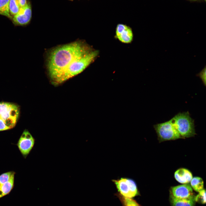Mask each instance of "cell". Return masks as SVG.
<instances>
[{
	"label": "cell",
	"mask_w": 206,
	"mask_h": 206,
	"mask_svg": "<svg viewBox=\"0 0 206 206\" xmlns=\"http://www.w3.org/2000/svg\"><path fill=\"white\" fill-rule=\"evenodd\" d=\"M10 0H0V14L12 19L9 10Z\"/></svg>",
	"instance_id": "cell-15"
},
{
	"label": "cell",
	"mask_w": 206,
	"mask_h": 206,
	"mask_svg": "<svg viewBox=\"0 0 206 206\" xmlns=\"http://www.w3.org/2000/svg\"><path fill=\"white\" fill-rule=\"evenodd\" d=\"M119 199L122 206H142L135 200L124 196L118 193L115 194Z\"/></svg>",
	"instance_id": "cell-13"
},
{
	"label": "cell",
	"mask_w": 206,
	"mask_h": 206,
	"mask_svg": "<svg viewBox=\"0 0 206 206\" xmlns=\"http://www.w3.org/2000/svg\"><path fill=\"white\" fill-rule=\"evenodd\" d=\"M191 186L192 189L197 192L204 189V182L203 179L199 177L193 178L190 181Z\"/></svg>",
	"instance_id": "cell-14"
},
{
	"label": "cell",
	"mask_w": 206,
	"mask_h": 206,
	"mask_svg": "<svg viewBox=\"0 0 206 206\" xmlns=\"http://www.w3.org/2000/svg\"><path fill=\"white\" fill-rule=\"evenodd\" d=\"M174 177L179 182L183 184H188L193 178L191 172L188 170L180 168L177 170L174 173Z\"/></svg>",
	"instance_id": "cell-10"
},
{
	"label": "cell",
	"mask_w": 206,
	"mask_h": 206,
	"mask_svg": "<svg viewBox=\"0 0 206 206\" xmlns=\"http://www.w3.org/2000/svg\"><path fill=\"white\" fill-rule=\"evenodd\" d=\"M9 7L11 15L13 16L16 14L18 12L20 7L18 0H10Z\"/></svg>",
	"instance_id": "cell-16"
},
{
	"label": "cell",
	"mask_w": 206,
	"mask_h": 206,
	"mask_svg": "<svg viewBox=\"0 0 206 206\" xmlns=\"http://www.w3.org/2000/svg\"><path fill=\"white\" fill-rule=\"evenodd\" d=\"M31 15V5L29 3H27L25 6L20 7L18 13L12 18V21L15 25H26L30 21Z\"/></svg>",
	"instance_id": "cell-6"
},
{
	"label": "cell",
	"mask_w": 206,
	"mask_h": 206,
	"mask_svg": "<svg viewBox=\"0 0 206 206\" xmlns=\"http://www.w3.org/2000/svg\"><path fill=\"white\" fill-rule=\"evenodd\" d=\"M171 119L182 138L193 137L196 134L194 120L188 111L179 112Z\"/></svg>",
	"instance_id": "cell-2"
},
{
	"label": "cell",
	"mask_w": 206,
	"mask_h": 206,
	"mask_svg": "<svg viewBox=\"0 0 206 206\" xmlns=\"http://www.w3.org/2000/svg\"><path fill=\"white\" fill-rule=\"evenodd\" d=\"M170 194L174 197L178 199H187L194 196L193 189L188 184L172 187Z\"/></svg>",
	"instance_id": "cell-8"
},
{
	"label": "cell",
	"mask_w": 206,
	"mask_h": 206,
	"mask_svg": "<svg viewBox=\"0 0 206 206\" xmlns=\"http://www.w3.org/2000/svg\"><path fill=\"white\" fill-rule=\"evenodd\" d=\"M189 0V1H195V0Z\"/></svg>",
	"instance_id": "cell-22"
},
{
	"label": "cell",
	"mask_w": 206,
	"mask_h": 206,
	"mask_svg": "<svg viewBox=\"0 0 206 206\" xmlns=\"http://www.w3.org/2000/svg\"><path fill=\"white\" fill-rule=\"evenodd\" d=\"M10 129L6 125L4 122L0 119V131Z\"/></svg>",
	"instance_id": "cell-20"
},
{
	"label": "cell",
	"mask_w": 206,
	"mask_h": 206,
	"mask_svg": "<svg viewBox=\"0 0 206 206\" xmlns=\"http://www.w3.org/2000/svg\"><path fill=\"white\" fill-rule=\"evenodd\" d=\"M195 202L202 204H205L206 203L205 190L203 189L199 192L198 194L195 197Z\"/></svg>",
	"instance_id": "cell-17"
},
{
	"label": "cell",
	"mask_w": 206,
	"mask_h": 206,
	"mask_svg": "<svg viewBox=\"0 0 206 206\" xmlns=\"http://www.w3.org/2000/svg\"><path fill=\"white\" fill-rule=\"evenodd\" d=\"M118 193L122 195L132 198L140 195L136 183L133 179L121 177L117 179H112Z\"/></svg>",
	"instance_id": "cell-4"
},
{
	"label": "cell",
	"mask_w": 206,
	"mask_h": 206,
	"mask_svg": "<svg viewBox=\"0 0 206 206\" xmlns=\"http://www.w3.org/2000/svg\"><path fill=\"white\" fill-rule=\"evenodd\" d=\"M197 0H195V1H197ZM205 0V1H206V0Z\"/></svg>",
	"instance_id": "cell-23"
},
{
	"label": "cell",
	"mask_w": 206,
	"mask_h": 206,
	"mask_svg": "<svg viewBox=\"0 0 206 206\" xmlns=\"http://www.w3.org/2000/svg\"></svg>",
	"instance_id": "cell-24"
},
{
	"label": "cell",
	"mask_w": 206,
	"mask_h": 206,
	"mask_svg": "<svg viewBox=\"0 0 206 206\" xmlns=\"http://www.w3.org/2000/svg\"><path fill=\"white\" fill-rule=\"evenodd\" d=\"M153 126L160 142L182 138L175 128L171 119L155 124Z\"/></svg>",
	"instance_id": "cell-3"
},
{
	"label": "cell",
	"mask_w": 206,
	"mask_h": 206,
	"mask_svg": "<svg viewBox=\"0 0 206 206\" xmlns=\"http://www.w3.org/2000/svg\"><path fill=\"white\" fill-rule=\"evenodd\" d=\"M115 36L120 41L125 43H130L133 40V34L129 26L122 24H118L116 29Z\"/></svg>",
	"instance_id": "cell-7"
},
{
	"label": "cell",
	"mask_w": 206,
	"mask_h": 206,
	"mask_svg": "<svg viewBox=\"0 0 206 206\" xmlns=\"http://www.w3.org/2000/svg\"><path fill=\"white\" fill-rule=\"evenodd\" d=\"M20 7L25 6L27 4L26 0H18Z\"/></svg>",
	"instance_id": "cell-21"
},
{
	"label": "cell",
	"mask_w": 206,
	"mask_h": 206,
	"mask_svg": "<svg viewBox=\"0 0 206 206\" xmlns=\"http://www.w3.org/2000/svg\"><path fill=\"white\" fill-rule=\"evenodd\" d=\"M99 51L77 41L57 47L49 53L47 66L53 83L60 84L81 73L97 57Z\"/></svg>",
	"instance_id": "cell-1"
},
{
	"label": "cell",
	"mask_w": 206,
	"mask_h": 206,
	"mask_svg": "<svg viewBox=\"0 0 206 206\" xmlns=\"http://www.w3.org/2000/svg\"><path fill=\"white\" fill-rule=\"evenodd\" d=\"M14 173L9 180L0 187V198L9 193L12 189L14 183Z\"/></svg>",
	"instance_id": "cell-12"
},
{
	"label": "cell",
	"mask_w": 206,
	"mask_h": 206,
	"mask_svg": "<svg viewBox=\"0 0 206 206\" xmlns=\"http://www.w3.org/2000/svg\"><path fill=\"white\" fill-rule=\"evenodd\" d=\"M195 197L187 199H178L170 194V201L171 206H195Z\"/></svg>",
	"instance_id": "cell-11"
},
{
	"label": "cell",
	"mask_w": 206,
	"mask_h": 206,
	"mask_svg": "<svg viewBox=\"0 0 206 206\" xmlns=\"http://www.w3.org/2000/svg\"><path fill=\"white\" fill-rule=\"evenodd\" d=\"M19 114L18 106L9 103H0V119L10 128L15 125Z\"/></svg>",
	"instance_id": "cell-5"
},
{
	"label": "cell",
	"mask_w": 206,
	"mask_h": 206,
	"mask_svg": "<svg viewBox=\"0 0 206 206\" xmlns=\"http://www.w3.org/2000/svg\"><path fill=\"white\" fill-rule=\"evenodd\" d=\"M34 140L30 133L25 130L18 141V147L24 155L28 154L33 146Z\"/></svg>",
	"instance_id": "cell-9"
},
{
	"label": "cell",
	"mask_w": 206,
	"mask_h": 206,
	"mask_svg": "<svg viewBox=\"0 0 206 206\" xmlns=\"http://www.w3.org/2000/svg\"><path fill=\"white\" fill-rule=\"evenodd\" d=\"M13 173L11 172H8L0 176V187L9 180Z\"/></svg>",
	"instance_id": "cell-18"
},
{
	"label": "cell",
	"mask_w": 206,
	"mask_h": 206,
	"mask_svg": "<svg viewBox=\"0 0 206 206\" xmlns=\"http://www.w3.org/2000/svg\"><path fill=\"white\" fill-rule=\"evenodd\" d=\"M206 68L205 66L204 68L201 71L197 74L196 76L199 77L202 80L204 85L206 86Z\"/></svg>",
	"instance_id": "cell-19"
}]
</instances>
